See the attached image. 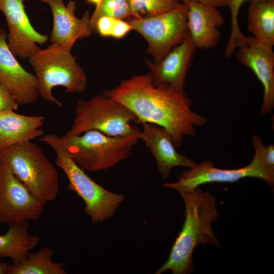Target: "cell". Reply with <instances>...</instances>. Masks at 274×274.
I'll return each mask as SVG.
<instances>
[{
	"mask_svg": "<svg viewBox=\"0 0 274 274\" xmlns=\"http://www.w3.org/2000/svg\"><path fill=\"white\" fill-rule=\"evenodd\" d=\"M129 108L136 123H151L164 128L176 147H180L185 136H193L195 127L204 125L207 119L192 111V100L184 91L166 84L154 85L150 72L123 80L104 92Z\"/></svg>",
	"mask_w": 274,
	"mask_h": 274,
	"instance_id": "cell-1",
	"label": "cell"
},
{
	"mask_svg": "<svg viewBox=\"0 0 274 274\" xmlns=\"http://www.w3.org/2000/svg\"><path fill=\"white\" fill-rule=\"evenodd\" d=\"M180 195L185 206L184 223L168 259L156 274L167 270L173 274L189 273L193 270L192 255L197 246L210 244L222 248L212 227L218 217L216 198L198 188Z\"/></svg>",
	"mask_w": 274,
	"mask_h": 274,
	"instance_id": "cell-2",
	"label": "cell"
},
{
	"mask_svg": "<svg viewBox=\"0 0 274 274\" xmlns=\"http://www.w3.org/2000/svg\"><path fill=\"white\" fill-rule=\"evenodd\" d=\"M39 140L55 152V164L66 176L68 190L83 200L85 213L92 223H102L113 217L124 201V195L106 189L88 176L70 157L58 134L48 133Z\"/></svg>",
	"mask_w": 274,
	"mask_h": 274,
	"instance_id": "cell-3",
	"label": "cell"
},
{
	"mask_svg": "<svg viewBox=\"0 0 274 274\" xmlns=\"http://www.w3.org/2000/svg\"><path fill=\"white\" fill-rule=\"evenodd\" d=\"M0 158L36 197L47 203L59 190V173L42 148L30 141L0 150Z\"/></svg>",
	"mask_w": 274,
	"mask_h": 274,
	"instance_id": "cell-4",
	"label": "cell"
},
{
	"mask_svg": "<svg viewBox=\"0 0 274 274\" xmlns=\"http://www.w3.org/2000/svg\"><path fill=\"white\" fill-rule=\"evenodd\" d=\"M139 132L110 136L91 130L60 138L68 155L81 168L96 172L109 169L127 158L140 140Z\"/></svg>",
	"mask_w": 274,
	"mask_h": 274,
	"instance_id": "cell-5",
	"label": "cell"
},
{
	"mask_svg": "<svg viewBox=\"0 0 274 274\" xmlns=\"http://www.w3.org/2000/svg\"><path fill=\"white\" fill-rule=\"evenodd\" d=\"M28 60L35 73L39 95L44 100L61 107L62 104L53 95L54 87L62 86L73 94L85 90L86 74L71 51L51 44L46 49L39 48Z\"/></svg>",
	"mask_w": 274,
	"mask_h": 274,
	"instance_id": "cell-6",
	"label": "cell"
},
{
	"mask_svg": "<svg viewBox=\"0 0 274 274\" xmlns=\"http://www.w3.org/2000/svg\"><path fill=\"white\" fill-rule=\"evenodd\" d=\"M134 114L126 106L104 93L85 100L79 98L75 109V117L66 135H78L95 130L110 136H124L139 130Z\"/></svg>",
	"mask_w": 274,
	"mask_h": 274,
	"instance_id": "cell-7",
	"label": "cell"
},
{
	"mask_svg": "<svg viewBox=\"0 0 274 274\" xmlns=\"http://www.w3.org/2000/svg\"><path fill=\"white\" fill-rule=\"evenodd\" d=\"M187 4L182 2L160 14L133 18L128 21L133 30L146 40L147 52L154 58L155 62H159L187 37Z\"/></svg>",
	"mask_w": 274,
	"mask_h": 274,
	"instance_id": "cell-8",
	"label": "cell"
},
{
	"mask_svg": "<svg viewBox=\"0 0 274 274\" xmlns=\"http://www.w3.org/2000/svg\"><path fill=\"white\" fill-rule=\"evenodd\" d=\"M246 177L262 179L270 186L274 184V170L265 167L254 155L249 164L237 169H221L215 167L211 161L201 162L183 172L177 182L165 183L163 186L181 194L193 191L205 184L232 183Z\"/></svg>",
	"mask_w": 274,
	"mask_h": 274,
	"instance_id": "cell-9",
	"label": "cell"
},
{
	"mask_svg": "<svg viewBox=\"0 0 274 274\" xmlns=\"http://www.w3.org/2000/svg\"><path fill=\"white\" fill-rule=\"evenodd\" d=\"M46 203L33 195L0 158V223L37 221Z\"/></svg>",
	"mask_w": 274,
	"mask_h": 274,
	"instance_id": "cell-10",
	"label": "cell"
},
{
	"mask_svg": "<svg viewBox=\"0 0 274 274\" xmlns=\"http://www.w3.org/2000/svg\"><path fill=\"white\" fill-rule=\"evenodd\" d=\"M0 10L6 17L9 47L14 55L28 59L48 40V36L38 32L25 12L23 0H0Z\"/></svg>",
	"mask_w": 274,
	"mask_h": 274,
	"instance_id": "cell-11",
	"label": "cell"
},
{
	"mask_svg": "<svg viewBox=\"0 0 274 274\" xmlns=\"http://www.w3.org/2000/svg\"><path fill=\"white\" fill-rule=\"evenodd\" d=\"M237 60L250 68L264 88L260 114L265 116L274 108V52L273 47L251 36L245 45L237 48Z\"/></svg>",
	"mask_w": 274,
	"mask_h": 274,
	"instance_id": "cell-12",
	"label": "cell"
},
{
	"mask_svg": "<svg viewBox=\"0 0 274 274\" xmlns=\"http://www.w3.org/2000/svg\"><path fill=\"white\" fill-rule=\"evenodd\" d=\"M15 57L9 47L6 31L0 28V83L19 105L33 104L39 96L36 77L26 71Z\"/></svg>",
	"mask_w": 274,
	"mask_h": 274,
	"instance_id": "cell-13",
	"label": "cell"
},
{
	"mask_svg": "<svg viewBox=\"0 0 274 274\" xmlns=\"http://www.w3.org/2000/svg\"><path fill=\"white\" fill-rule=\"evenodd\" d=\"M50 8L53 20L50 41L52 44L71 51L79 39L89 37L93 31L90 26V15L87 10L81 18L75 13L76 3L70 0L65 5L64 0H41Z\"/></svg>",
	"mask_w": 274,
	"mask_h": 274,
	"instance_id": "cell-14",
	"label": "cell"
},
{
	"mask_svg": "<svg viewBox=\"0 0 274 274\" xmlns=\"http://www.w3.org/2000/svg\"><path fill=\"white\" fill-rule=\"evenodd\" d=\"M197 48L189 35L180 44L173 48L159 62L145 58L153 84H166L176 90L183 91L188 70Z\"/></svg>",
	"mask_w": 274,
	"mask_h": 274,
	"instance_id": "cell-15",
	"label": "cell"
},
{
	"mask_svg": "<svg viewBox=\"0 0 274 274\" xmlns=\"http://www.w3.org/2000/svg\"><path fill=\"white\" fill-rule=\"evenodd\" d=\"M142 124L143 130L140 131L139 140L145 143L154 157L162 179H167L174 167L190 168L196 165L194 160L177 151L172 136L164 128L151 123Z\"/></svg>",
	"mask_w": 274,
	"mask_h": 274,
	"instance_id": "cell-16",
	"label": "cell"
},
{
	"mask_svg": "<svg viewBox=\"0 0 274 274\" xmlns=\"http://www.w3.org/2000/svg\"><path fill=\"white\" fill-rule=\"evenodd\" d=\"M188 5L187 27L189 35L196 48H214L220 38L218 27L224 19L218 8L197 2L186 3Z\"/></svg>",
	"mask_w": 274,
	"mask_h": 274,
	"instance_id": "cell-17",
	"label": "cell"
},
{
	"mask_svg": "<svg viewBox=\"0 0 274 274\" xmlns=\"http://www.w3.org/2000/svg\"><path fill=\"white\" fill-rule=\"evenodd\" d=\"M9 110L0 113V150L44 134L43 116H28Z\"/></svg>",
	"mask_w": 274,
	"mask_h": 274,
	"instance_id": "cell-18",
	"label": "cell"
},
{
	"mask_svg": "<svg viewBox=\"0 0 274 274\" xmlns=\"http://www.w3.org/2000/svg\"><path fill=\"white\" fill-rule=\"evenodd\" d=\"M39 241L38 235L29 233L28 221L10 224L7 232L0 235V257L10 258L13 264L19 263Z\"/></svg>",
	"mask_w": 274,
	"mask_h": 274,
	"instance_id": "cell-19",
	"label": "cell"
},
{
	"mask_svg": "<svg viewBox=\"0 0 274 274\" xmlns=\"http://www.w3.org/2000/svg\"><path fill=\"white\" fill-rule=\"evenodd\" d=\"M248 30L253 37L274 46V0L251 2L248 12Z\"/></svg>",
	"mask_w": 274,
	"mask_h": 274,
	"instance_id": "cell-20",
	"label": "cell"
},
{
	"mask_svg": "<svg viewBox=\"0 0 274 274\" xmlns=\"http://www.w3.org/2000/svg\"><path fill=\"white\" fill-rule=\"evenodd\" d=\"M53 253L49 246L29 252L23 261L11 265L9 274H66L64 263L53 261Z\"/></svg>",
	"mask_w": 274,
	"mask_h": 274,
	"instance_id": "cell-21",
	"label": "cell"
},
{
	"mask_svg": "<svg viewBox=\"0 0 274 274\" xmlns=\"http://www.w3.org/2000/svg\"><path fill=\"white\" fill-rule=\"evenodd\" d=\"M132 18L157 15L178 7L177 0H127Z\"/></svg>",
	"mask_w": 274,
	"mask_h": 274,
	"instance_id": "cell-22",
	"label": "cell"
},
{
	"mask_svg": "<svg viewBox=\"0 0 274 274\" xmlns=\"http://www.w3.org/2000/svg\"><path fill=\"white\" fill-rule=\"evenodd\" d=\"M102 16L122 20L132 18L127 0H101L90 16V26L93 32L96 21Z\"/></svg>",
	"mask_w": 274,
	"mask_h": 274,
	"instance_id": "cell-23",
	"label": "cell"
},
{
	"mask_svg": "<svg viewBox=\"0 0 274 274\" xmlns=\"http://www.w3.org/2000/svg\"><path fill=\"white\" fill-rule=\"evenodd\" d=\"M116 19L108 16L99 17L96 21L94 31L104 37H111Z\"/></svg>",
	"mask_w": 274,
	"mask_h": 274,
	"instance_id": "cell-24",
	"label": "cell"
},
{
	"mask_svg": "<svg viewBox=\"0 0 274 274\" xmlns=\"http://www.w3.org/2000/svg\"><path fill=\"white\" fill-rule=\"evenodd\" d=\"M19 106L8 89L0 83V113L9 110L16 111Z\"/></svg>",
	"mask_w": 274,
	"mask_h": 274,
	"instance_id": "cell-25",
	"label": "cell"
},
{
	"mask_svg": "<svg viewBox=\"0 0 274 274\" xmlns=\"http://www.w3.org/2000/svg\"><path fill=\"white\" fill-rule=\"evenodd\" d=\"M131 30L133 28L128 22L117 18L111 37L115 39H121Z\"/></svg>",
	"mask_w": 274,
	"mask_h": 274,
	"instance_id": "cell-26",
	"label": "cell"
},
{
	"mask_svg": "<svg viewBox=\"0 0 274 274\" xmlns=\"http://www.w3.org/2000/svg\"><path fill=\"white\" fill-rule=\"evenodd\" d=\"M247 1L250 2L262 0H227V6L229 8L230 12L231 25L236 26L238 25V15L239 9L243 4Z\"/></svg>",
	"mask_w": 274,
	"mask_h": 274,
	"instance_id": "cell-27",
	"label": "cell"
},
{
	"mask_svg": "<svg viewBox=\"0 0 274 274\" xmlns=\"http://www.w3.org/2000/svg\"><path fill=\"white\" fill-rule=\"evenodd\" d=\"M183 3L197 2L217 8L227 6V0H177Z\"/></svg>",
	"mask_w": 274,
	"mask_h": 274,
	"instance_id": "cell-28",
	"label": "cell"
},
{
	"mask_svg": "<svg viewBox=\"0 0 274 274\" xmlns=\"http://www.w3.org/2000/svg\"><path fill=\"white\" fill-rule=\"evenodd\" d=\"M11 265L6 262L0 263V274H9Z\"/></svg>",
	"mask_w": 274,
	"mask_h": 274,
	"instance_id": "cell-29",
	"label": "cell"
},
{
	"mask_svg": "<svg viewBox=\"0 0 274 274\" xmlns=\"http://www.w3.org/2000/svg\"><path fill=\"white\" fill-rule=\"evenodd\" d=\"M89 3H90L91 4H93L95 5V7L98 6L100 3L101 2V0H86Z\"/></svg>",
	"mask_w": 274,
	"mask_h": 274,
	"instance_id": "cell-30",
	"label": "cell"
}]
</instances>
